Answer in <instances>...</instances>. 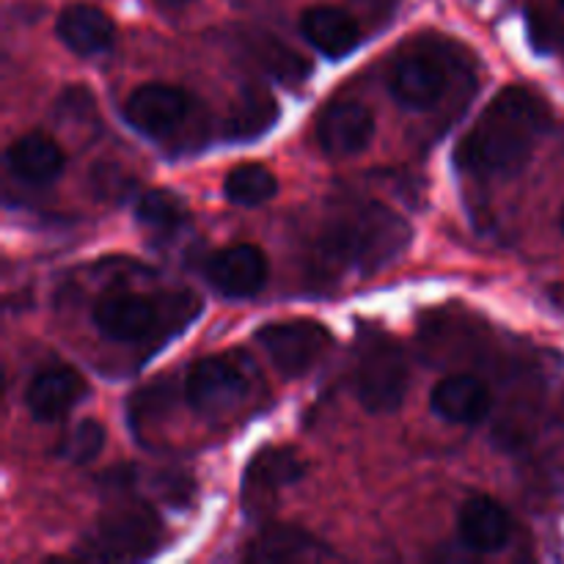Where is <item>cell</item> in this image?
Here are the masks:
<instances>
[{
	"mask_svg": "<svg viewBox=\"0 0 564 564\" xmlns=\"http://www.w3.org/2000/svg\"><path fill=\"white\" fill-rule=\"evenodd\" d=\"M257 341L284 378H301L328 350L330 334L314 319H290L259 328Z\"/></svg>",
	"mask_w": 564,
	"mask_h": 564,
	"instance_id": "cell-5",
	"label": "cell"
},
{
	"mask_svg": "<svg viewBox=\"0 0 564 564\" xmlns=\"http://www.w3.org/2000/svg\"><path fill=\"white\" fill-rule=\"evenodd\" d=\"M86 397V380L69 367L47 369L25 391V405L36 422H61Z\"/></svg>",
	"mask_w": 564,
	"mask_h": 564,
	"instance_id": "cell-15",
	"label": "cell"
},
{
	"mask_svg": "<svg viewBox=\"0 0 564 564\" xmlns=\"http://www.w3.org/2000/svg\"><path fill=\"white\" fill-rule=\"evenodd\" d=\"M152 3H158L160 9H182V6L193 3V0H152Z\"/></svg>",
	"mask_w": 564,
	"mask_h": 564,
	"instance_id": "cell-24",
	"label": "cell"
},
{
	"mask_svg": "<svg viewBox=\"0 0 564 564\" xmlns=\"http://www.w3.org/2000/svg\"><path fill=\"white\" fill-rule=\"evenodd\" d=\"M562 3H564V0H562Z\"/></svg>",
	"mask_w": 564,
	"mask_h": 564,
	"instance_id": "cell-26",
	"label": "cell"
},
{
	"mask_svg": "<svg viewBox=\"0 0 564 564\" xmlns=\"http://www.w3.org/2000/svg\"><path fill=\"white\" fill-rule=\"evenodd\" d=\"M389 88L400 105L411 110H433L449 88V66L441 55L416 50L391 66Z\"/></svg>",
	"mask_w": 564,
	"mask_h": 564,
	"instance_id": "cell-7",
	"label": "cell"
},
{
	"mask_svg": "<svg viewBox=\"0 0 564 564\" xmlns=\"http://www.w3.org/2000/svg\"><path fill=\"white\" fill-rule=\"evenodd\" d=\"M6 163L17 180L28 182V185H50L64 171V152L53 138L31 132L11 143L6 152Z\"/></svg>",
	"mask_w": 564,
	"mask_h": 564,
	"instance_id": "cell-17",
	"label": "cell"
},
{
	"mask_svg": "<svg viewBox=\"0 0 564 564\" xmlns=\"http://www.w3.org/2000/svg\"><path fill=\"white\" fill-rule=\"evenodd\" d=\"M248 394V378L240 364L224 356H209L193 364L185 378V400L202 416H226Z\"/></svg>",
	"mask_w": 564,
	"mask_h": 564,
	"instance_id": "cell-6",
	"label": "cell"
},
{
	"mask_svg": "<svg viewBox=\"0 0 564 564\" xmlns=\"http://www.w3.org/2000/svg\"><path fill=\"white\" fill-rule=\"evenodd\" d=\"M375 135V116L358 99L330 102L317 119V143L330 158H350L364 152Z\"/></svg>",
	"mask_w": 564,
	"mask_h": 564,
	"instance_id": "cell-9",
	"label": "cell"
},
{
	"mask_svg": "<svg viewBox=\"0 0 564 564\" xmlns=\"http://www.w3.org/2000/svg\"><path fill=\"white\" fill-rule=\"evenodd\" d=\"M560 229H562V235H564V209H562V215H560Z\"/></svg>",
	"mask_w": 564,
	"mask_h": 564,
	"instance_id": "cell-25",
	"label": "cell"
},
{
	"mask_svg": "<svg viewBox=\"0 0 564 564\" xmlns=\"http://www.w3.org/2000/svg\"><path fill=\"white\" fill-rule=\"evenodd\" d=\"M306 474V466L301 463V457L290 449H262L251 460L246 471V496L248 505L253 501H264V496L279 494L281 488H290L297 479Z\"/></svg>",
	"mask_w": 564,
	"mask_h": 564,
	"instance_id": "cell-18",
	"label": "cell"
},
{
	"mask_svg": "<svg viewBox=\"0 0 564 564\" xmlns=\"http://www.w3.org/2000/svg\"><path fill=\"white\" fill-rule=\"evenodd\" d=\"M328 551L301 529H268L246 551L248 562H306L325 560Z\"/></svg>",
	"mask_w": 564,
	"mask_h": 564,
	"instance_id": "cell-20",
	"label": "cell"
},
{
	"mask_svg": "<svg viewBox=\"0 0 564 564\" xmlns=\"http://www.w3.org/2000/svg\"><path fill=\"white\" fill-rule=\"evenodd\" d=\"M91 319L105 339L130 345V341H141L154 334L160 312L158 303L143 295H108L97 301Z\"/></svg>",
	"mask_w": 564,
	"mask_h": 564,
	"instance_id": "cell-11",
	"label": "cell"
},
{
	"mask_svg": "<svg viewBox=\"0 0 564 564\" xmlns=\"http://www.w3.org/2000/svg\"><path fill=\"white\" fill-rule=\"evenodd\" d=\"M268 257L257 246H231L207 262V279L224 297L246 301L268 284Z\"/></svg>",
	"mask_w": 564,
	"mask_h": 564,
	"instance_id": "cell-10",
	"label": "cell"
},
{
	"mask_svg": "<svg viewBox=\"0 0 564 564\" xmlns=\"http://www.w3.org/2000/svg\"><path fill=\"white\" fill-rule=\"evenodd\" d=\"M193 108V97L176 86L165 83H147L135 88L124 102L127 124L149 138L171 135Z\"/></svg>",
	"mask_w": 564,
	"mask_h": 564,
	"instance_id": "cell-8",
	"label": "cell"
},
{
	"mask_svg": "<svg viewBox=\"0 0 564 564\" xmlns=\"http://www.w3.org/2000/svg\"><path fill=\"white\" fill-rule=\"evenodd\" d=\"M356 394L369 413H394L408 394V358L400 341L372 330L358 341Z\"/></svg>",
	"mask_w": 564,
	"mask_h": 564,
	"instance_id": "cell-3",
	"label": "cell"
},
{
	"mask_svg": "<svg viewBox=\"0 0 564 564\" xmlns=\"http://www.w3.org/2000/svg\"><path fill=\"white\" fill-rule=\"evenodd\" d=\"M279 119V105L264 88H248L226 116V141H253L264 135Z\"/></svg>",
	"mask_w": 564,
	"mask_h": 564,
	"instance_id": "cell-19",
	"label": "cell"
},
{
	"mask_svg": "<svg viewBox=\"0 0 564 564\" xmlns=\"http://www.w3.org/2000/svg\"><path fill=\"white\" fill-rule=\"evenodd\" d=\"M102 446H105L102 424L94 422V419H83V422L75 424V427L69 430V435L61 441L58 455L64 457V460L75 463V466H86V463H91L94 457L102 452Z\"/></svg>",
	"mask_w": 564,
	"mask_h": 564,
	"instance_id": "cell-23",
	"label": "cell"
},
{
	"mask_svg": "<svg viewBox=\"0 0 564 564\" xmlns=\"http://www.w3.org/2000/svg\"><path fill=\"white\" fill-rule=\"evenodd\" d=\"M301 33L325 58L339 61L361 44V25L356 17L336 6H312L301 17Z\"/></svg>",
	"mask_w": 564,
	"mask_h": 564,
	"instance_id": "cell-13",
	"label": "cell"
},
{
	"mask_svg": "<svg viewBox=\"0 0 564 564\" xmlns=\"http://www.w3.org/2000/svg\"><path fill=\"white\" fill-rule=\"evenodd\" d=\"M135 218L152 235H174L187 220V207L180 196L160 187V191H147L138 198Z\"/></svg>",
	"mask_w": 564,
	"mask_h": 564,
	"instance_id": "cell-22",
	"label": "cell"
},
{
	"mask_svg": "<svg viewBox=\"0 0 564 564\" xmlns=\"http://www.w3.org/2000/svg\"><path fill=\"white\" fill-rule=\"evenodd\" d=\"M160 529L158 516L143 505H127L119 510L102 516L91 534L86 538V545L80 549L88 560H147L160 549Z\"/></svg>",
	"mask_w": 564,
	"mask_h": 564,
	"instance_id": "cell-4",
	"label": "cell"
},
{
	"mask_svg": "<svg viewBox=\"0 0 564 564\" xmlns=\"http://www.w3.org/2000/svg\"><path fill=\"white\" fill-rule=\"evenodd\" d=\"M549 124L551 113L538 94L521 86L505 88L463 135L457 163L479 176L516 174L529 163Z\"/></svg>",
	"mask_w": 564,
	"mask_h": 564,
	"instance_id": "cell-1",
	"label": "cell"
},
{
	"mask_svg": "<svg viewBox=\"0 0 564 564\" xmlns=\"http://www.w3.org/2000/svg\"><path fill=\"white\" fill-rule=\"evenodd\" d=\"M457 534H460L466 549L477 551V554H496V551L510 545L512 518L499 501L488 499V496H477V499H468L460 507Z\"/></svg>",
	"mask_w": 564,
	"mask_h": 564,
	"instance_id": "cell-12",
	"label": "cell"
},
{
	"mask_svg": "<svg viewBox=\"0 0 564 564\" xmlns=\"http://www.w3.org/2000/svg\"><path fill=\"white\" fill-rule=\"evenodd\" d=\"M430 405L449 424H479L490 413V389L474 375H449L430 394Z\"/></svg>",
	"mask_w": 564,
	"mask_h": 564,
	"instance_id": "cell-14",
	"label": "cell"
},
{
	"mask_svg": "<svg viewBox=\"0 0 564 564\" xmlns=\"http://www.w3.org/2000/svg\"><path fill=\"white\" fill-rule=\"evenodd\" d=\"M55 33L72 53L83 55V58L105 53L116 42L113 20L102 9L88 3L66 6L55 22Z\"/></svg>",
	"mask_w": 564,
	"mask_h": 564,
	"instance_id": "cell-16",
	"label": "cell"
},
{
	"mask_svg": "<svg viewBox=\"0 0 564 564\" xmlns=\"http://www.w3.org/2000/svg\"><path fill=\"white\" fill-rule=\"evenodd\" d=\"M279 193V180L262 163H242L226 174L224 196L237 207H262Z\"/></svg>",
	"mask_w": 564,
	"mask_h": 564,
	"instance_id": "cell-21",
	"label": "cell"
},
{
	"mask_svg": "<svg viewBox=\"0 0 564 564\" xmlns=\"http://www.w3.org/2000/svg\"><path fill=\"white\" fill-rule=\"evenodd\" d=\"M411 242V226L383 204H356L328 224L323 248L328 259L372 273L400 257Z\"/></svg>",
	"mask_w": 564,
	"mask_h": 564,
	"instance_id": "cell-2",
	"label": "cell"
}]
</instances>
